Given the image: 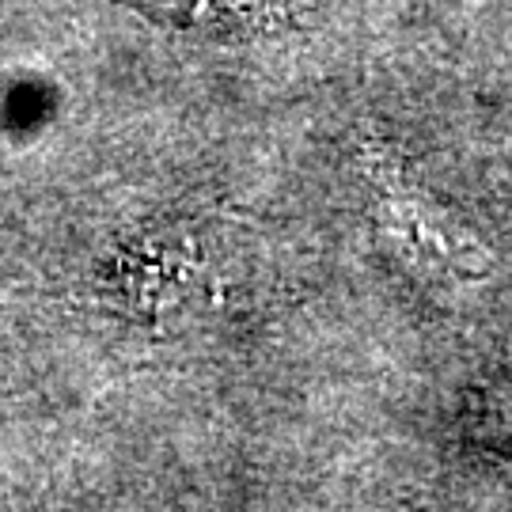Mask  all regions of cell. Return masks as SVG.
Returning a JSON list of instances; mask_svg holds the SVG:
<instances>
[{"mask_svg":"<svg viewBox=\"0 0 512 512\" xmlns=\"http://www.w3.org/2000/svg\"><path fill=\"white\" fill-rule=\"evenodd\" d=\"M376 183H380V202H376L380 224L414 262L452 277H482L494 266V258L475 239V232L456 217H448L437 202H429L395 175H380Z\"/></svg>","mask_w":512,"mask_h":512,"instance_id":"6da1fadb","label":"cell"},{"mask_svg":"<svg viewBox=\"0 0 512 512\" xmlns=\"http://www.w3.org/2000/svg\"><path fill=\"white\" fill-rule=\"evenodd\" d=\"M133 16L175 35L247 42L293 27L296 0H118Z\"/></svg>","mask_w":512,"mask_h":512,"instance_id":"7a4b0ae2","label":"cell"}]
</instances>
